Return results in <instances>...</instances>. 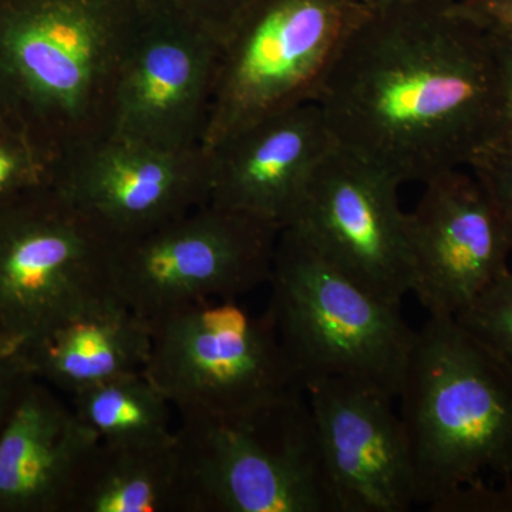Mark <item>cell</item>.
Masks as SVG:
<instances>
[{
  "mask_svg": "<svg viewBox=\"0 0 512 512\" xmlns=\"http://www.w3.org/2000/svg\"><path fill=\"white\" fill-rule=\"evenodd\" d=\"M315 103L339 147L400 184L470 164L503 131L490 37L456 0L366 5Z\"/></svg>",
  "mask_w": 512,
  "mask_h": 512,
  "instance_id": "obj_1",
  "label": "cell"
},
{
  "mask_svg": "<svg viewBox=\"0 0 512 512\" xmlns=\"http://www.w3.org/2000/svg\"><path fill=\"white\" fill-rule=\"evenodd\" d=\"M140 0H0V124L55 170L109 136Z\"/></svg>",
  "mask_w": 512,
  "mask_h": 512,
  "instance_id": "obj_2",
  "label": "cell"
},
{
  "mask_svg": "<svg viewBox=\"0 0 512 512\" xmlns=\"http://www.w3.org/2000/svg\"><path fill=\"white\" fill-rule=\"evenodd\" d=\"M416 504L493 474L512 480V369L454 316L416 330L400 389Z\"/></svg>",
  "mask_w": 512,
  "mask_h": 512,
  "instance_id": "obj_3",
  "label": "cell"
},
{
  "mask_svg": "<svg viewBox=\"0 0 512 512\" xmlns=\"http://www.w3.org/2000/svg\"><path fill=\"white\" fill-rule=\"evenodd\" d=\"M268 285L266 311L305 390L342 380L397 400L416 338L402 305L357 284L292 228L279 234Z\"/></svg>",
  "mask_w": 512,
  "mask_h": 512,
  "instance_id": "obj_4",
  "label": "cell"
},
{
  "mask_svg": "<svg viewBox=\"0 0 512 512\" xmlns=\"http://www.w3.org/2000/svg\"><path fill=\"white\" fill-rule=\"evenodd\" d=\"M187 512H338L306 394L175 430Z\"/></svg>",
  "mask_w": 512,
  "mask_h": 512,
  "instance_id": "obj_5",
  "label": "cell"
},
{
  "mask_svg": "<svg viewBox=\"0 0 512 512\" xmlns=\"http://www.w3.org/2000/svg\"><path fill=\"white\" fill-rule=\"evenodd\" d=\"M114 247L52 183L0 205V353L19 357L64 320L117 298Z\"/></svg>",
  "mask_w": 512,
  "mask_h": 512,
  "instance_id": "obj_6",
  "label": "cell"
},
{
  "mask_svg": "<svg viewBox=\"0 0 512 512\" xmlns=\"http://www.w3.org/2000/svg\"><path fill=\"white\" fill-rule=\"evenodd\" d=\"M144 373L183 417L249 412L306 394L268 311L238 299L184 306L154 320Z\"/></svg>",
  "mask_w": 512,
  "mask_h": 512,
  "instance_id": "obj_7",
  "label": "cell"
},
{
  "mask_svg": "<svg viewBox=\"0 0 512 512\" xmlns=\"http://www.w3.org/2000/svg\"><path fill=\"white\" fill-rule=\"evenodd\" d=\"M365 9L360 0H249L221 42L204 151L255 121L313 103Z\"/></svg>",
  "mask_w": 512,
  "mask_h": 512,
  "instance_id": "obj_8",
  "label": "cell"
},
{
  "mask_svg": "<svg viewBox=\"0 0 512 512\" xmlns=\"http://www.w3.org/2000/svg\"><path fill=\"white\" fill-rule=\"evenodd\" d=\"M282 229L205 202L140 237L116 241L117 298L147 322L268 284Z\"/></svg>",
  "mask_w": 512,
  "mask_h": 512,
  "instance_id": "obj_9",
  "label": "cell"
},
{
  "mask_svg": "<svg viewBox=\"0 0 512 512\" xmlns=\"http://www.w3.org/2000/svg\"><path fill=\"white\" fill-rule=\"evenodd\" d=\"M220 53V40L207 30L140 0L114 89L110 134L168 150H200Z\"/></svg>",
  "mask_w": 512,
  "mask_h": 512,
  "instance_id": "obj_10",
  "label": "cell"
},
{
  "mask_svg": "<svg viewBox=\"0 0 512 512\" xmlns=\"http://www.w3.org/2000/svg\"><path fill=\"white\" fill-rule=\"evenodd\" d=\"M399 181L336 147L319 165L288 227L384 301L402 305L413 269Z\"/></svg>",
  "mask_w": 512,
  "mask_h": 512,
  "instance_id": "obj_11",
  "label": "cell"
},
{
  "mask_svg": "<svg viewBox=\"0 0 512 512\" xmlns=\"http://www.w3.org/2000/svg\"><path fill=\"white\" fill-rule=\"evenodd\" d=\"M52 184L114 241L140 237L208 202L200 150L100 138L57 165Z\"/></svg>",
  "mask_w": 512,
  "mask_h": 512,
  "instance_id": "obj_12",
  "label": "cell"
},
{
  "mask_svg": "<svg viewBox=\"0 0 512 512\" xmlns=\"http://www.w3.org/2000/svg\"><path fill=\"white\" fill-rule=\"evenodd\" d=\"M424 185L406 212L412 293L429 315L456 316L510 269L512 232L473 174L458 168Z\"/></svg>",
  "mask_w": 512,
  "mask_h": 512,
  "instance_id": "obj_13",
  "label": "cell"
},
{
  "mask_svg": "<svg viewBox=\"0 0 512 512\" xmlns=\"http://www.w3.org/2000/svg\"><path fill=\"white\" fill-rule=\"evenodd\" d=\"M338 512H407L416 504L409 441L396 400L342 380L306 389Z\"/></svg>",
  "mask_w": 512,
  "mask_h": 512,
  "instance_id": "obj_14",
  "label": "cell"
},
{
  "mask_svg": "<svg viewBox=\"0 0 512 512\" xmlns=\"http://www.w3.org/2000/svg\"><path fill=\"white\" fill-rule=\"evenodd\" d=\"M336 147L315 101L271 114L204 151L208 202L284 229Z\"/></svg>",
  "mask_w": 512,
  "mask_h": 512,
  "instance_id": "obj_15",
  "label": "cell"
},
{
  "mask_svg": "<svg viewBox=\"0 0 512 512\" xmlns=\"http://www.w3.org/2000/svg\"><path fill=\"white\" fill-rule=\"evenodd\" d=\"M100 440L40 380L0 431V512H70Z\"/></svg>",
  "mask_w": 512,
  "mask_h": 512,
  "instance_id": "obj_16",
  "label": "cell"
},
{
  "mask_svg": "<svg viewBox=\"0 0 512 512\" xmlns=\"http://www.w3.org/2000/svg\"><path fill=\"white\" fill-rule=\"evenodd\" d=\"M151 349V325L111 298L64 320L19 359L30 375L73 396L87 387L138 372Z\"/></svg>",
  "mask_w": 512,
  "mask_h": 512,
  "instance_id": "obj_17",
  "label": "cell"
},
{
  "mask_svg": "<svg viewBox=\"0 0 512 512\" xmlns=\"http://www.w3.org/2000/svg\"><path fill=\"white\" fill-rule=\"evenodd\" d=\"M70 512H187L175 433L153 443L100 441Z\"/></svg>",
  "mask_w": 512,
  "mask_h": 512,
  "instance_id": "obj_18",
  "label": "cell"
},
{
  "mask_svg": "<svg viewBox=\"0 0 512 512\" xmlns=\"http://www.w3.org/2000/svg\"><path fill=\"white\" fill-rule=\"evenodd\" d=\"M80 419L111 444L153 443L171 439V403L144 370L126 373L72 396Z\"/></svg>",
  "mask_w": 512,
  "mask_h": 512,
  "instance_id": "obj_19",
  "label": "cell"
},
{
  "mask_svg": "<svg viewBox=\"0 0 512 512\" xmlns=\"http://www.w3.org/2000/svg\"><path fill=\"white\" fill-rule=\"evenodd\" d=\"M454 318L512 369L511 269L498 276Z\"/></svg>",
  "mask_w": 512,
  "mask_h": 512,
  "instance_id": "obj_20",
  "label": "cell"
},
{
  "mask_svg": "<svg viewBox=\"0 0 512 512\" xmlns=\"http://www.w3.org/2000/svg\"><path fill=\"white\" fill-rule=\"evenodd\" d=\"M52 183V170L35 151L0 124V205Z\"/></svg>",
  "mask_w": 512,
  "mask_h": 512,
  "instance_id": "obj_21",
  "label": "cell"
},
{
  "mask_svg": "<svg viewBox=\"0 0 512 512\" xmlns=\"http://www.w3.org/2000/svg\"><path fill=\"white\" fill-rule=\"evenodd\" d=\"M468 167L512 232V136L500 134L474 154Z\"/></svg>",
  "mask_w": 512,
  "mask_h": 512,
  "instance_id": "obj_22",
  "label": "cell"
},
{
  "mask_svg": "<svg viewBox=\"0 0 512 512\" xmlns=\"http://www.w3.org/2000/svg\"><path fill=\"white\" fill-rule=\"evenodd\" d=\"M430 512H512V480L488 484L485 478L451 491L427 507Z\"/></svg>",
  "mask_w": 512,
  "mask_h": 512,
  "instance_id": "obj_23",
  "label": "cell"
},
{
  "mask_svg": "<svg viewBox=\"0 0 512 512\" xmlns=\"http://www.w3.org/2000/svg\"><path fill=\"white\" fill-rule=\"evenodd\" d=\"M207 30L220 42L249 0H147Z\"/></svg>",
  "mask_w": 512,
  "mask_h": 512,
  "instance_id": "obj_24",
  "label": "cell"
},
{
  "mask_svg": "<svg viewBox=\"0 0 512 512\" xmlns=\"http://www.w3.org/2000/svg\"><path fill=\"white\" fill-rule=\"evenodd\" d=\"M497 67L501 134L512 136V30H487Z\"/></svg>",
  "mask_w": 512,
  "mask_h": 512,
  "instance_id": "obj_25",
  "label": "cell"
},
{
  "mask_svg": "<svg viewBox=\"0 0 512 512\" xmlns=\"http://www.w3.org/2000/svg\"><path fill=\"white\" fill-rule=\"evenodd\" d=\"M33 379L35 377L30 375L28 367L18 356L0 353V431Z\"/></svg>",
  "mask_w": 512,
  "mask_h": 512,
  "instance_id": "obj_26",
  "label": "cell"
},
{
  "mask_svg": "<svg viewBox=\"0 0 512 512\" xmlns=\"http://www.w3.org/2000/svg\"><path fill=\"white\" fill-rule=\"evenodd\" d=\"M456 5L484 30H512V0H456Z\"/></svg>",
  "mask_w": 512,
  "mask_h": 512,
  "instance_id": "obj_27",
  "label": "cell"
},
{
  "mask_svg": "<svg viewBox=\"0 0 512 512\" xmlns=\"http://www.w3.org/2000/svg\"><path fill=\"white\" fill-rule=\"evenodd\" d=\"M360 2L365 3L367 6H372L380 5V3L394 2V0H360Z\"/></svg>",
  "mask_w": 512,
  "mask_h": 512,
  "instance_id": "obj_28",
  "label": "cell"
}]
</instances>
